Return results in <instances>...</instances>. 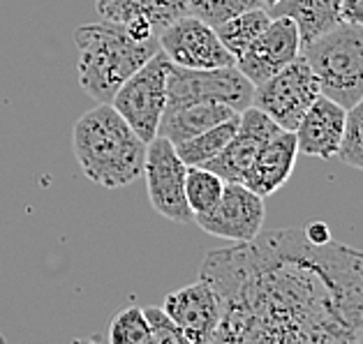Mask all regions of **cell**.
<instances>
[{
  "instance_id": "22",
  "label": "cell",
  "mask_w": 363,
  "mask_h": 344,
  "mask_svg": "<svg viewBox=\"0 0 363 344\" xmlns=\"http://www.w3.org/2000/svg\"><path fill=\"white\" fill-rule=\"evenodd\" d=\"M111 344H150V328L144 314V307L130 305L113 316L109 323Z\"/></svg>"
},
{
  "instance_id": "17",
  "label": "cell",
  "mask_w": 363,
  "mask_h": 344,
  "mask_svg": "<svg viewBox=\"0 0 363 344\" xmlns=\"http://www.w3.org/2000/svg\"><path fill=\"white\" fill-rule=\"evenodd\" d=\"M340 5L342 0H278L271 12L289 16L298 28L301 44H306L342 23Z\"/></svg>"
},
{
  "instance_id": "1",
  "label": "cell",
  "mask_w": 363,
  "mask_h": 344,
  "mask_svg": "<svg viewBox=\"0 0 363 344\" xmlns=\"http://www.w3.org/2000/svg\"><path fill=\"white\" fill-rule=\"evenodd\" d=\"M199 280L220 301L213 342H363V250L317 243L306 229L259 231L211 252Z\"/></svg>"
},
{
  "instance_id": "14",
  "label": "cell",
  "mask_w": 363,
  "mask_h": 344,
  "mask_svg": "<svg viewBox=\"0 0 363 344\" xmlns=\"http://www.w3.org/2000/svg\"><path fill=\"white\" fill-rule=\"evenodd\" d=\"M345 111L347 109L333 102L331 97H317L294 130L298 153L317 160H333L342 141Z\"/></svg>"
},
{
  "instance_id": "9",
  "label": "cell",
  "mask_w": 363,
  "mask_h": 344,
  "mask_svg": "<svg viewBox=\"0 0 363 344\" xmlns=\"http://www.w3.org/2000/svg\"><path fill=\"white\" fill-rule=\"evenodd\" d=\"M160 51L169 63L188 69H213L236 65L234 56L220 42L216 28L192 14L176 19L157 35Z\"/></svg>"
},
{
  "instance_id": "11",
  "label": "cell",
  "mask_w": 363,
  "mask_h": 344,
  "mask_svg": "<svg viewBox=\"0 0 363 344\" xmlns=\"http://www.w3.org/2000/svg\"><path fill=\"white\" fill-rule=\"evenodd\" d=\"M280 132V125H276L267 113L250 104L238 113V125L229 144L203 166L216 171L225 183H243V176L255 160V155Z\"/></svg>"
},
{
  "instance_id": "30",
  "label": "cell",
  "mask_w": 363,
  "mask_h": 344,
  "mask_svg": "<svg viewBox=\"0 0 363 344\" xmlns=\"http://www.w3.org/2000/svg\"><path fill=\"white\" fill-rule=\"evenodd\" d=\"M3 342H5V335H3V333H0V344H3Z\"/></svg>"
},
{
  "instance_id": "3",
  "label": "cell",
  "mask_w": 363,
  "mask_h": 344,
  "mask_svg": "<svg viewBox=\"0 0 363 344\" xmlns=\"http://www.w3.org/2000/svg\"><path fill=\"white\" fill-rule=\"evenodd\" d=\"M77 72L82 91L100 104H111L116 91L160 51L157 38L139 40L121 23H86L74 30Z\"/></svg>"
},
{
  "instance_id": "21",
  "label": "cell",
  "mask_w": 363,
  "mask_h": 344,
  "mask_svg": "<svg viewBox=\"0 0 363 344\" xmlns=\"http://www.w3.org/2000/svg\"><path fill=\"white\" fill-rule=\"evenodd\" d=\"M335 157L342 164L363 171V97L345 111V132Z\"/></svg>"
},
{
  "instance_id": "29",
  "label": "cell",
  "mask_w": 363,
  "mask_h": 344,
  "mask_svg": "<svg viewBox=\"0 0 363 344\" xmlns=\"http://www.w3.org/2000/svg\"><path fill=\"white\" fill-rule=\"evenodd\" d=\"M273 3H278V0H267V7H271Z\"/></svg>"
},
{
  "instance_id": "28",
  "label": "cell",
  "mask_w": 363,
  "mask_h": 344,
  "mask_svg": "<svg viewBox=\"0 0 363 344\" xmlns=\"http://www.w3.org/2000/svg\"><path fill=\"white\" fill-rule=\"evenodd\" d=\"M306 229V234H308V238H313V241H317V243H324V241H331V229L326 227L324 222H310L308 227H303Z\"/></svg>"
},
{
  "instance_id": "2",
  "label": "cell",
  "mask_w": 363,
  "mask_h": 344,
  "mask_svg": "<svg viewBox=\"0 0 363 344\" xmlns=\"http://www.w3.org/2000/svg\"><path fill=\"white\" fill-rule=\"evenodd\" d=\"M146 146L113 104L97 102L72 130L74 157L84 176L107 190L125 188L141 178Z\"/></svg>"
},
{
  "instance_id": "27",
  "label": "cell",
  "mask_w": 363,
  "mask_h": 344,
  "mask_svg": "<svg viewBox=\"0 0 363 344\" xmlns=\"http://www.w3.org/2000/svg\"><path fill=\"white\" fill-rule=\"evenodd\" d=\"M340 19L345 23L363 25V0H342V5H340Z\"/></svg>"
},
{
  "instance_id": "6",
  "label": "cell",
  "mask_w": 363,
  "mask_h": 344,
  "mask_svg": "<svg viewBox=\"0 0 363 344\" xmlns=\"http://www.w3.org/2000/svg\"><path fill=\"white\" fill-rule=\"evenodd\" d=\"M167 72H169V58L157 51L118 88L111 100L113 109L146 144L157 137L167 107Z\"/></svg>"
},
{
  "instance_id": "13",
  "label": "cell",
  "mask_w": 363,
  "mask_h": 344,
  "mask_svg": "<svg viewBox=\"0 0 363 344\" xmlns=\"http://www.w3.org/2000/svg\"><path fill=\"white\" fill-rule=\"evenodd\" d=\"M162 310L183 331L188 344L213 342L216 328L220 323V301L208 282L199 280L194 285L167 294Z\"/></svg>"
},
{
  "instance_id": "18",
  "label": "cell",
  "mask_w": 363,
  "mask_h": 344,
  "mask_svg": "<svg viewBox=\"0 0 363 344\" xmlns=\"http://www.w3.org/2000/svg\"><path fill=\"white\" fill-rule=\"evenodd\" d=\"M269 21H271L269 7H255V10L241 12L232 16V19L223 21L220 25H216V33L220 42L225 44V49L236 60L264 33Z\"/></svg>"
},
{
  "instance_id": "7",
  "label": "cell",
  "mask_w": 363,
  "mask_h": 344,
  "mask_svg": "<svg viewBox=\"0 0 363 344\" xmlns=\"http://www.w3.org/2000/svg\"><path fill=\"white\" fill-rule=\"evenodd\" d=\"M320 95V81L306 58L298 54L287 67L255 86L252 107L267 113L282 130L294 132L303 113Z\"/></svg>"
},
{
  "instance_id": "8",
  "label": "cell",
  "mask_w": 363,
  "mask_h": 344,
  "mask_svg": "<svg viewBox=\"0 0 363 344\" xmlns=\"http://www.w3.org/2000/svg\"><path fill=\"white\" fill-rule=\"evenodd\" d=\"M185 173L188 164L179 157L169 139L157 134L148 141L141 173L146 178L148 199L157 213L176 224H188L194 219L185 199Z\"/></svg>"
},
{
  "instance_id": "20",
  "label": "cell",
  "mask_w": 363,
  "mask_h": 344,
  "mask_svg": "<svg viewBox=\"0 0 363 344\" xmlns=\"http://www.w3.org/2000/svg\"><path fill=\"white\" fill-rule=\"evenodd\" d=\"M223 190L225 180L216 171L206 169V166H188V173H185V199H188L192 217L213 208Z\"/></svg>"
},
{
  "instance_id": "10",
  "label": "cell",
  "mask_w": 363,
  "mask_h": 344,
  "mask_svg": "<svg viewBox=\"0 0 363 344\" xmlns=\"http://www.w3.org/2000/svg\"><path fill=\"white\" fill-rule=\"evenodd\" d=\"M264 215V197H259L243 183H225V190L220 194L218 204L201 215H194L192 222H197L203 231L227 241L243 243L262 231Z\"/></svg>"
},
{
  "instance_id": "19",
  "label": "cell",
  "mask_w": 363,
  "mask_h": 344,
  "mask_svg": "<svg viewBox=\"0 0 363 344\" xmlns=\"http://www.w3.org/2000/svg\"><path fill=\"white\" fill-rule=\"evenodd\" d=\"M236 125H238V116L220 122V125L201 132L197 137L179 141V144H174V148L188 166H203L229 144V139H232L236 132Z\"/></svg>"
},
{
  "instance_id": "26",
  "label": "cell",
  "mask_w": 363,
  "mask_h": 344,
  "mask_svg": "<svg viewBox=\"0 0 363 344\" xmlns=\"http://www.w3.org/2000/svg\"><path fill=\"white\" fill-rule=\"evenodd\" d=\"M97 12L104 21L128 25L132 21L144 19L141 12V0H95Z\"/></svg>"
},
{
  "instance_id": "4",
  "label": "cell",
  "mask_w": 363,
  "mask_h": 344,
  "mask_svg": "<svg viewBox=\"0 0 363 344\" xmlns=\"http://www.w3.org/2000/svg\"><path fill=\"white\" fill-rule=\"evenodd\" d=\"M301 56L315 72L322 95L345 109L363 97V25L342 21L301 44Z\"/></svg>"
},
{
  "instance_id": "12",
  "label": "cell",
  "mask_w": 363,
  "mask_h": 344,
  "mask_svg": "<svg viewBox=\"0 0 363 344\" xmlns=\"http://www.w3.org/2000/svg\"><path fill=\"white\" fill-rule=\"evenodd\" d=\"M298 54L301 35L296 23L285 14H276V19L271 16L259 38L236 58V67L250 79L252 86H257L287 67L291 60L298 58Z\"/></svg>"
},
{
  "instance_id": "5",
  "label": "cell",
  "mask_w": 363,
  "mask_h": 344,
  "mask_svg": "<svg viewBox=\"0 0 363 344\" xmlns=\"http://www.w3.org/2000/svg\"><path fill=\"white\" fill-rule=\"evenodd\" d=\"M252 93L255 86L236 65L188 69L169 63L164 111L192 102H223L241 113L252 104Z\"/></svg>"
},
{
  "instance_id": "15",
  "label": "cell",
  "mask_w": 363,
  "mask_h": 344,
  "mask_svg": "<svg viewBox=\"0 0 363 344\" xmlns=\"http://www.w3.org/2000/svg\"><path fill=\"white\" fill-rule=\"evenodd\" d=\"M296 134L289 130H282L255 155V160L243 176V185L257 192L259 197H271L273 192H278L289 180L296 164Z\"/></svg>"
},
{
  "instance_id": "23",
  "label": "cell",
  "mask_w": 363,
  "mask_h": 344,
  "mask_svg": "<svg viewBox=\"0 0 363 344\" xmlns=\"http://www.w3.org/2000/svg\"><path fill=\"white\" fill-rule=\"evenodd\" d=\"M255 7H267V0H188V14L211 23L213 28Z\"/></svg>"
},
{
  "instance_id": "25",
  "label": "cell",
  "mask_w": 363,
  "mask_h": 344,
  "mask_svg": "<svg viewBox=\"0 0 363 344\" xmlns=\"http://www.w3.org/2000/svg\"><path fill=\"white\" fill-rule=\"evenodd\" d=\"M144 314L150 328V344H188L183 331L176 326V321L162 310V307L148 305L144 307Z\"/></svg>"
},
{
  "instance_id": "16",
  "label": "cell",
  "mask_w": 363,
  "mask_h": 344,
  "mask_svg": "<svg viewBox=\"0 0 363 344\" xmlns=\"http://www.w3.org/2000/svg\"><path fill=\"white\" fill-rule=\"evenodd\" d=\"M238 111L227 107L223 102H192L183 104V107L167 109L162 113L157 134L167 137L172 144H179L190 137H197L201 132L220 125L229 118H236Z\"/></svg>"
},
{
  "instance_id": "24",
  "label": "cell",
  "mask_w": 363,
  "mask_h": 344,
  "mask_svg": "<svg viewBox=\"0 0 363 344\" xmlns=\"http://www.w3.org/2000/svg\"><path fill=\"white\" fill-rule=\"evenodd\" d=\"M141 12L157 35L176 19L188 14V0H141Z\"/></svg>"
}]
</instances>
